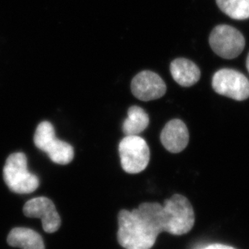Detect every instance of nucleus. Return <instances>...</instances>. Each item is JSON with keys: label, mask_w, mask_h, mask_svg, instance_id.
Instances as JSON below:
<instances>
[{"label": "nucleus", "mask_w": 249, "mask_h": 249, "mask_svg": "<svg viewBox=\"0 0 249 249\" xmlns=\"http://www.w3.org/2000/svg\"><path fill=\"white\" fill-rule=\"evenodd\" d=\"M7 244L21 249H45L42 237L35 231L26 228H13L7 236Z\"/></svg>", "instance_id": "obj_12"}, {"label": "nucleus", "mask_w": 249, "mask_h": 249, "mask_svg": "<svg viewBox=\"0 0 249 249\" xmlns=\"http://www.w3.org/2000/svg\"><path fill=\"white\" fill-rule=\"evenodd\" d=\"M34 143L36 148L47 153L50 160L58 165H67L73 159V147L56 138L54 127L48 121L38 125L34 135Z\"/></svg>", "instance_id": "obj_4"}, {"label": "nucleus", "mask_w": 249, "mask_h": 249, "mask_svg": "<svg viewBox=\"0 0 249 249\" xmlns=\"http://www.w3.org/2000/svg\"><path fill=\"white\" fill-rule=\"evenodd\" d=\"M170 73L174 81L184 87H192L199 81L201 77L198 66L186 58H177L172 61Z\"/></svg>", "instance_id": "obj_11"}, {"label": "nucleus", "mask_w": 249, "mask_h": 249, "mask_svg": "<svg viewBox=\"0 0 249 249\" xmlns=\"http://www.w3.org/2000/svg\"><path fill=\"white\" fill-rule=\"evenodd\" d=\"M23 211L27 217L40 219L45 232H56L61 226V217L53 202L48 197H38L29 200L24 204Z\"/></svg>", "instance_id": "obj_9"}, {"label": "nucleus", "mask_w": 249, "mask_h": 249, "mask_svg": "<svg viewBox=\"0 0 249 249\" xmlns=\"http://www.w3.org/2000/svg\"><path fill=\"white\" fill-rule=\"evenodd\" d=\"M118 222V242L126 249H150L160 234L137 208L120 211Z\"/></svg>", "instance_id": "obj_2"}, {"label": "nucleus", "mask_w": 249, "mask_h": 249, "mask_svg": "<svg viewBox=\"0 0 249 249\" xmlns=\"http://www.w3.org/2000/svg\"><path fill=\"white\" fill-rule=\"evenodd\" d=\"M209 43L212 50L224 59L237 57L245 47V39L242 33L227 24L214 28L210 35Z\"/></svg>", "instance_id": "obj_6"}, {"label": "nucleus", "mask_w": 249, "mask_h": 249, "mask_svg": "<svg viewBox=\"0 0 249 249\" xmlns=\"http://www.w3.org/2000/svg\"><path fill=\"white\" fill-rule=\"evenodd\" d=\"M137 209L160 234L167 232L174 235H184L188 233L195 224L193 207L183 195H173L165 200L163 204L143 202Z\"/></svg>", "instance_id": "obj_1"}, {"label": "nucleus", "mask_w": 249, "mask_h": 249, "mask_svg": "<svg viewBox=\"0 0 249 249\" xmlns=\"http://www.w3.org/2000/svg\"><path fill=\"white\" fill-rule=\"evenodd\" d=\"M190 134L183 121L174 119L167 123L160 133L162 145L169 153H181L188 145Z\"/></svg>", "instance_id": "obj_10"}, {"label": "nucleus", "mask_w": 249, "mask_h": 249, "mask_svg": "<svg viewBox=\"0 0 249 249\" xmlns=\"http://www.w3.org/2000/svg\"><path fill=\"white\" fill-rule=\"evenodd\" d=\"M131 89L132 94L139 100L148 102L164 96L166 92V85L158 73L143 71L133 78Z\"/></svg>", "instance_id": "obj_8"}, {"label": "nucleus", "mask_w": 249, "mask_h": 249, "mask_svg": "<svg viewBox=\"0 0 249 249\" xmlns=\"http://www.w3.org/2000/svg\"><path fill=\"white\" fill-rule=\"evenodd\" d=\"M203 249H236L235 248L231 247V246H228V245H221V244H213V245H210L207 247H205Z\"/></svg>", "instance_id": "obj_15"}, {"label": "nucleus", "mask_w": 249, "mask_h": 249, "mask_svg": "<svg viewBox=\"0 0 249 249\" xmlns=\"http://www.w3.org/2000/svg\"><path fill=\"white\" fill-rule=\"evenodd\" d=\"M216 2L219 9L231 19L249 18V0H216Z\"/></svg>", "instance_id": "obj_14"}, {"label": "nucleus", "mask_w": 249, "mask_h": 249, "mask_svg": "<svg viewBox=\"0 0 249 249\" xmlns=\"http://www.w3.org/2000/svg\"><path fill=\"white\" fill-rule=\"evenodd\" d=\"M3 178L8 188L17 194L33 193L39 187V178L28 171L26 156L12 153L3 168Z\"/></svg>", "instance_id": "obj_3"}, {"label": "nucleus", "mask_w": 249, "mask_h": 249, "mask_svg": "<svg viewBox=\"0 0 249 249\" xmlns=\"http://www.w3.org/2000/svg\"><path fill=\"white\" fill-rule=\"evenodd\" d=\"M120 162L127 174L143 171L150 160V150L144 139L139 136H126L119 145Z\"/></svg>", "instance_id": "obj_5"}, {"label": "nucleus", "mask_w": 249, "mask_h": 249, "mask_svg": "<svg viewBox=\"0 0 249 249\" xmlns=\"http://www.w3.org/2000/svg\"><path fill=\"white\" fill-rule=\"evenodd\" d=\"M149 117L142 107H130L127 117L123 124V132L126 136H138L148 127Z\"/></svg>", "instance_id": "obj_13"}, {"label": "nucleus", "mask_w": 249, "mask_h": 249, "mask_svg": "<svg viewBox=\"0 0 249 249\" xmlns=\"http://www.w3.org/2000/svg\"><path fill=\"white\" fill-rule=\"evenodd\" d=\"M246 67H247L249 73V53L248 55L247 60H246Z\"/></svg>", "instance_id": "obj_16"}, {"label": "nucleus", "mask_w": 249, "mask_h": 249, "mask_svg": "<svg viewBox=\"0 0 249 249\" xmlns=\"http://www.w3.org/2000/svg\"><path fill=\"white\" fill-rule=\"evenodd\" d=\"M212 87L217 94L244 101L249 98V80L246 76L232 69H221L212 78Z\"/></svg>", "instance_id": "obj_7"}]
</instances>
